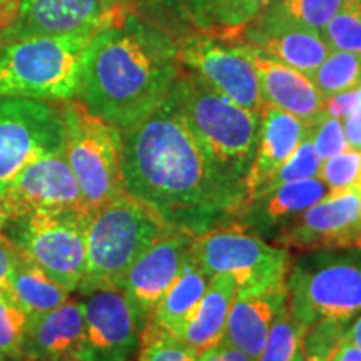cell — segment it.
I'll return each mask as SVG.
<instances>
[{"label": "cell", "instance_id": "obj_42", "mask_svg": "<svg viewBox=\"0 0 361 361\" xmlns=\"http://www.w3.org/2000/svg\"><path fill=\"white\" fill-rule=\"evenodd\" d=\"M343 129H345L348 147L361 151V104L343 121Z\"/></svg>", "mask_w": 361, "mask_h": 361}, {"label": "cell", "instance_id": "obj_35", "mask_svg": "<svg viewBox=\"0 0 361 361\" xmlns=\"http://www.w3.org/2000/svg\"><path fill=\"white\" fill-rule=\"evenodd\" d=\"M318 178H322L331 191L345 188H356L361 191V151L346 149L323 161Z\"/></svg>", "mask_w": 361, "mask_h": 361}, {"label": "cell", "instance_id": "obj_28", "mask_svg": "<svg viewBox=\"0 0 361 361\" xmlns=\"http://www.w3.org/2000/svg\"><path fill=\"white\" fill-rule=\"evenodd\" d=\"M135 12L178 40L197 30L194 27L186 0H134Z\"/></svg>", "mask_w": 361, "mask_h": 361}, {"label": "cell", "instance_id": "obj_4", "mask_svg": "<svg viewBox=\"0 0 361 361\" xmlns=\"http://www.w3.org/2000/svg\"><path fill=\"white\" fill-rule=\"evenodd\" d=\"M169 226L139 200L123 194L89 216L85 231V271L78 291L82 296L119 290L130 266Z\"/></svg>", "mask_w": 361, "mask_h": 361}, {"label": "cell", "instance_id": "obj_43", "mask_svg": "<svg viewBox=\"0 0 361 361\" xmlns=\"http://www.w3.org/2000/svg\"><path fill=\"white\" fill-rule=\"evenodd\" d=\"M329 361H361V350L353 345L348 338L343 336L340 346H338Z\"/></svg>", "mask_w": 361, "mask_h": 361}, {"label": "cell", "instance_id": "obj_47", "mask_svg": "<svg viewBox=\"0 0 361 361\" xmlns=\"http://www.w3.org/2000/svg\"><path fill=\"white\" fill-rule=\"evenodd\" d=\"M2 29H4V7L0 6V47L4 45V40H2Z\"/></svg>", "mask_w": 361, "mask_h": 361}, {"label": "cell", "instance_id": "obj_9", "mask_svg": "<svg viewBox=\"0 0 361 361\" xmlns=\"http://www.w3.org/2000/svg\"><path fill=\"white\" fill-rule=\"evenodd\" d=\"M192 258L209 279L216 274L233 276L238 290H259L286 281L293 263L290 251L268 245L243 221L194 236Z\"/></svg>", "mask_w": 361, "mask_h": 361}, {"label": "cell", "instance_id": "obj_45", "mask_svg": "<svg viewBox=\"0 0 361 361\" xmlns=\"http://www.w3.org/2000/svg\"><path fill=\"white\" fill-rule=\"evenodd\" d=\"M303 346V345H301ZM305 353V361H329L331 360V355L322 353V351H310V350H303Z\"/></svg>", "mask_w": 361, "mask_h": 361}, {"label": "cell", "instance_id": "obj_51", "mask_svg": "<svg viewBox=\"0 0 361 361\" xmlns=\"http://www.w3.org/2000/svg\"><path fill=\"white\" fill-rule=\"evenodd\" d=\"M6 2H11V0H0V6H2V4H6Z\"/></svg>", "mask_w": 361, "mask_h": 361}, {"label": "cell", "instance_id": "obj_34", "mask_svg": "<svg viewBox=\"0 0 361 361\" xmlns=\"http://www.w3.org/2000/svg\"><path fill=\"white\" fill-rule=\"evenodd\" d=\"M273 0H223L214 16V24L211 32L224 39H233V35L264 11Z\"/></svg>", "mask_w": 361, "mask_h": 361}, {"label": "cell", "instance_id": "obj_44", "mask_svg": "<svg viewBox=\"0 0 361 361\" xmlns=\"http://www.w3.org/2000/svg\"><path fill=\"white\" fill-rule=\"evenodd\" d=\"M345 336L348 338V340L353 343V345H356L361 350V313L356 316L353 324H351V326L346 329Z\"/></svg>", "mask_w": 361, "mask_h": 361}, {"label": "cell", "instance_id": "obj_17", "mask_svg": "<svg viewBox=\"0 0 361 361\" xmlns=\"http://www.w3.org/2000/svg\"><path fill=\"white\" fill-rule=\"evenodd\" d=\"M101 29V0H11L4 44L35 35Z\"/></svg>", "mask_w": 361, "mask_h": 361}, {"label": "cell", "instance_id": "obj_41", "mask_svg": "<svg viewBox=\"0 0 361 361\" xmlns=\"http://www.w3.org/2000/svg\"><path fill=\"white\" fill-rule=\"evenodd\" d=\"M17 263V251L13 250L11 243L0 234V290L7 286L13 268Z\"/></svg>", "mask_w": 361, "mask_h": 361}, {"label": "cell", "instance_id": "obj_29", "mask_svg": "<svg viewBox=\"0 0 361 361\" xmlns=\"http://www.w3.org/2000/svg\"><path fill=\"white\" fill-rule=\"evenodd\" d=\"M305 333L291 318L288 301L279 308L266 336V343L258 361H291Z\"/></svg>", "mask_w": 361, "mask_h": 361}, {"label": "cell", "instance_id": "obj_11", "mask_svg": "<svg viewBox=\"0 0 361 361\" xmlns=\"http://www.w3.org/2000/svg\"><path fill=\"white\" fill-rule=\"evenodd\" d=\"M179 62L239 106L256 114L264 109L258 74L239 42L194 30L179 40Z\"/></svg>", "mask_w": 361, "mask_h": 361}, {"label": "cell", "instance_id": "obj_2", "mask_svg": "<svg viewBox=\"0 0 361 361\" xmlns=\"http://www.w3.org/2000/svg\"><path fill=\"white\" fill-rule=\"evenodd\" d=\"M183 69L178 40L134 11L89 40L74 99L126 130L156 109Z\"/></svg>", "mask_w": 361, "mask_h": 361}, {"label": "cell", "instance_id": "obj_30", "mask_svg": "<svg viewBox=\"0 0 361 361\" xmlns=\"http://www.w3.org/2000/svg\"><path fill=\"white\" fill-rule=\"evenodd\" d=\"M137 361H196V353L179 338L147 323L139 343Z\"/></svg>", "mask_w": 361, "mask_h": 361}, {"label": "cell", "instance_id": "obj_31", "mask_svg": "<svg viewBox=\"0 0 361 361\" xmlns=\"http://www.w3.org/2000/svg\"><path fill=\"white\" fill-rule=\"evenodd\" d=\"M29 323L30 316L2 288L0 290V350L13 361H20L22 358V343Z\"/></svg>", "mask_w": 361, "mask_h": 361}, {"label": "cell", "instance_id": "obj_18", "mask_svg": "<svg viewBox=\"0 0 361 361\" xmlns=\"http://www.w3.org/2000/svg\"><path fill=\"white\" fill-rule=\"evenodd\" d=\"M241 45L258 74L266 106L290 112L311 128L323 119L324 99L308 75L264 56L250 45Z\"/></svg>", "mask_w": 361, "mask_h": 361}, {"label": "cell", "instance_id": "obj_37", "mask_svg": "<svg viewBox=\"0 0 361 361\" xmlns=\"http://www.w3.org/2000/svg\"><path fill=\"white\" fill-rule=\"evenodd\" d=\"M186 2L194 27L201 32H211L214 24V16L221 4H223V0H186Z\"/></svg>", "mask_w": 361, "mask_h": 361}, {"label": "cell", "instance_id": "obj_7", "mask_svg": "<svg viewBox=\"0 0 361 361\" xmlns=\"http://www.w3.org/2000/svg\"><path fill=\"white\" fill-rule=\"evenodd\" d=\"M66 157L78 179L87 214L126 194L121 169V130L94 116L78 99L59 106Z\"/></svg>", "mask_w": 361, "mask_h": 361}, {"label": "cell", "instance_id": "obj_20", "mask_svg": "<svg viewBox=\"0 0 361 361\" xmlns=\"http://www.w3.org/2000/svg\"><path fill=\"white\" fill-rule=\"evenodd\" d=\"M288 301L286 281L256 290H238L223 340L258 361L274 316Z\"/></svg>", "mask_w": 361, "mask_h": 361}, {"label": "cell", "instance_id": "obj_22", "mask_svg": "<svg viewBox=\"0 0 361 361\" xmlns=\"http://www.w3.org/2000/svg\"><path fill=\"white\" fill-rule=\"evenodd\" d=\"M236 291L238 284L229 274H216L209 279L200 305L178 336L196 355L223 340Z\"/></svg>", "mask_w": 361, "mask_h": 361}, {"label": "cell", "instance_id": "obj_13", "mask_svg": "<svg viewBox=\"0 0 361 361\" xmlns=\"http://www.w3.org/2000/svg\"><path fill=\"white\" fill-rule=\"evenodd\" d=\"M361 219V191L345 188L329 191L326 197L283 224L273 245L295 251L356 250Z\"/></svg>", "mask_w": 361, "mask_h": 361}, {"label": "cell", "instance_id": "obj_5", "mask_svg": "<svg viewBox=\"0 0 361 361\" xmlns=\"http://www.w3.org/2000/svg\"><path fill=\"white\" fill-rule=\"evenodd\" d=\"M96 29L35 35L0 47V97L64 102L75 97L80 62Z\"/></svg>", "mask_w": 361, "mask_h": 361}, {"label": "cell", "instance_id": "obj_19", "mask_svg": "<svg viewBox=\"0 0 361 361\" xmlns=\"http://www.w3.org/2000/svg\"><path fill=\"white\" fill-rule=\"evenodd\" d=\"M310 129L311 126H306L290 112L273 106H264V109L261 111L258 147L245 180L246 211L251 202H255L264 192L271 178L290 159Z\"/></svg>", "mask_w": 361, "mask_h": 361}, {"label": "cell", "instance_id": "obj_36", "mask_svg": "<svg viewBox=\"0 0 361 361\" xmlns=\"http://www.w3.org/2000/svg\"><path fill=\"white\" fill-rule=\"evenodd\" d=\"M311 141H313V147L322 162L350 149L346 142L345 129H343V121L336 117L324 116L318 124L313 126Z\"/></svg>", "mask_w": 361, "mask_h": 361}, {"label": "cell", "instance_id": "obj_32", "mask_svg": "<svg viewBox=\"0 0 361 361\" xmlns=\"http://www.w3.org/2000/svg\"><path fill=\"white\" fill-rule=\"evenodd\" d=\"M311 130H313V128H311L310 133L305 135L303 141L300 142V146L296 147V151L293 152L290 159L284 162L281 168L276 171V174L271 178L268 188L264 189V192L261 194V196L274 191V189L283 186V184H286V183H293V180L314 178V176H318L319 168H322V159H319L318 154H316V151L313 147V141H311Z\"/></svg>", "mask_w": 361, "mask_h": 361}, {"label": "cell", "instance_id": "obj_27", "mask_svg": "<svg viewBox=\"0 0 361 361\" xmlns=\"http://www.w3.org/2000/svg\"><path fill=\"white\" fill-rule=\"evenodd\" d=\"M329 51L361 56V0H343L340 8L322 29Z\"/></svg>", "mask_w": 361, "mask_h": 361}, {"label": "cell", "instance_id": "obj_26", "mask_svg": "<svg viewBox=\"0 0 361 361\" xmlns=\"http://www.w3.org/2000/svg\"><path fill=\"white\" fill-rule=\"evenodd\" d=\"M310 79L313 80L323 99L360 87L361 56L353 52L331 51Z\"/></svg>", "mask_w": 361, "mask_h": 361}, {"label": "cell", "instance_id": "obj_40", "mask_svg": "<svg viewBox=\"0 0 361 361\" xmlns=\"http://www.w3.org/2000/svg\"><path fill=\"white\" fill-rule=\"evenodd\" d=\"M196 361H255L250 358L246 353H243L241 350H238L236 346L229 345L224 340H221L218 345L211 346L196 356Z\"/></svg>", "mask_w": 361, "mask_h": 361}, {"label": "cell", "instance_id": "obj_24", "mask_svg": "<svg viewBox=\"0 0 361 361\" xmlns=\"http://www.w3.org/2000/svg\"><path fill=\"white\" fill-rule=\"evenodd\" d=\"M207 284H209V278L191 256L176 281L156 305L147 323L156 324L157 328L178 338L184 324L200 305Z\"/></svg>", "mask_w": 361, "mask_h": 361}, {"label": "cell", "instance_id": "obj_3", "mask_svg": "<svg viewBox=\"0 0 361 361\" xmlns=\"http://www.w3.org/2000/svg\"><path fill=\"white\" fill-rule=\"evenodd\" d=\"M171 94L209 164L246 191L245 180L258 147L261 114L239 106L186 69L174 80Z\"/></svg>", "mask_w": 361, "mask_h": 361}, {"label": "cell", "instance_id": "obj_25", "mask_svg": "<svg viewBox=\"0 0 361 361\" xmlns=\"http://www.w3.org/2000/svg\"><path fill=\"white\" fill-rule=\"evenodd\" d=\"M4 290L30 318L47 313L69 300V291L62 284H59L37 264L19 252H17L16 268Z\"/></svg>", "mask_w": 361, "mask_h": 361}, {"label": "cell", "instance_id": "obj_10", "mask_svg": "<svg viewBox=\"0 0 361 361\" xmlns=\"http://www.w3.org/2000/svg\"><path fill=\"white\" fill-rule=\"evenodd\" d=\"M66 151L61 109L47 101L0 97V192L22 168Z\"/></svg>", "mask_w": 361, "mask_h": 361}, {"label": "cell", "instance_id": "obj_23", "mask_svg": "<svg viewBox=\"0 0 361 361\" xmlns=\"http://www.w3.org/2000/svg\"><path fill=\"white\" fill-rule=\"evenodd\" d=\"M329 191L331 189L318 176L293 180V183L283 184L274 191L264 194L259 200L251 202L243 219L252 221V223L256 221L264 229L274 228L278 224L288 223L301 211L308 209L318 201H322L323 197L328 196Z\"/></svg>", "mask_w": 361, "mask_h": 361}, {"label": "cell", "instance_id": "obj_1", "mask_svg": "<svg viewBox=\"0 0 361 361\" xmlns=\"http://www.w3.org/2000/svg\"><path fill=\"white\" fill-rule=\"evenodd\" d=\"M121 169L126 192L191 236L246 213V191L209 164L171 89L141 123L121 130Z\"/></svg>", "mask_w": 361, "mask_h": 361}, {"label": "cell", "instance_id": "obj_14", "mask_svg": "<svg viewBox=\"0 0 361 361\" xmlns=\"http://www.w3.org/2000/svg\"><path fill=\"white\" fill-rule=\"evenodd\" d=\"M84 335L75 353L78 361H133L139 351L142 324L124 293H90L80 303Z\"/></svg>", "mask_w": 361, "mask_h": 361}, {"label": "cell", "instance_id": "obj_8", "mask_svg": "<svg viewBox=\"0 0 361 361\" xmlns=\"http://www.w3.org/2000/svg\"><path fill=\"white\" fill-rule=\"evenodd\" d=\"M89 216L82 211L27 214L4 223L0 234L19 255L72 293L78 291L85 271Z\"/></svg>", "mask_w": 361, "mask_h": 361}, {"label": "cell", "instance_id": "obj_15", "mask_svg": "<svg viewBox=\"0 0 361 361\" xmlns=\"http://www.w3.org/2000/svg\"><path fill=\"white\" fill-rule=\"evenodd\" d=\"M229 40L250 45L308 78L331 52L319 30L290 19L271 6L243 25Z\"/></svg>", "mask_w": 361, "mask_h": 361}, {"label": "cell", "instance_id": "obj_38", "mask_svg": "<svg viewBox=\"0 0 361 361\" xmlns=\"http://www.w3.org/2000/svg\"><path fill=\"white\" fill-rule=\"evenodd\" d=\"M360 106V97L356 89L346 90V92L335 94V96L324 99V116L336 117V119L345 121L356 107Z\"/></svg>", "mask_w": 361, "mask_h": 361}, {"label": "cell", "instance_id": "obj_49", "mask_svg": "<svg viewBox=\"0 0 361 361\" xmlns=\"http://www.w3.org/2000/svg\"><path fill=\"white\" fill-rule=\"evenodd\" d=\"M0 361H13V360L8 358V356H7L6 353H4L2 350H0Z\"/></svg>", "mask_w": 361, "mask_h": 361}, {"label": "cell", "instance_id": "obj_16", "mask_svg": "<svg viewBox=\"0 0 361 361\" xmlns=\"http://www.w3.org/2000/svg\"><path fill=\"white\" fill-rule=\"evenodd\" d=\"M191 234L169 228L134 261L121 291L146 326L156 305L192 256Z\"/></svg>", "mask_w": 361, "mask_h": 361}, {"label": "cell", "instance_id": "obj_33", "mask_svg": "<svg viewBox=\"0 0 361 361\" xmlns=\"http://www.w3.org/2000/svg\"><path fill=\"white\" fill-rule=\"evenodd\" d=\"M343 0H273L269 4L290 19L322 32L328 20L338 12Z\"/></svg>", "mask_w": 361, "mask_h": 361}, {"label": "cell", "instance_id": "obj_21", "mask_svg": "<svg viewBox=\"0 0 361 361\" xmlns=\"http://www.w3.org/2000/svg\"><path fill=\"white\" fill-rule=\"evenodd\" d=\"M82 335L84 314L80 303L67 300L64 305L30 318L20 361L74 360Z\"/></svg>", "mask_w": 361, "mask_h": 361}, {"label": "cell", "instance_id": "obj_12", "mask_svg": "<svg viewBox=\"0 0 361 361\" xmlns=\"http://www.w3.org/2000/svg\"><path fill=\"white\" fill-rule=\"evenodd\" d=\"M82 211L84 197L66 151L39 157L22 168L0 192V226L35 213Z\"/></svg>", "mask_w": 361, "mask_h": 361}, {"label": "cell", "instance_id": "obj_52", "mask_svg": "<svg viewBox=\"0 0 361 361\" xmlns=\"http://www.w3.org/2000/svg\"><path fill=\"white\" fill-rule=\"evenodd\" d=\"M66 361H78V360H66Z\"/></svg>", "mask_w": 361, "mask_h": 361}, {"label": "cell", "instance_id": "obj_46", "mask_svg": "<svg viewBox=\"0 0 361 361\" xmlns=\"http://www.w3.org/2000/svg\"><path fill=\"white\" fill-rule=\"evenodd\" d=\"M291 361H305V353H303V346H298L296 348V351H295V355H293V358H291Z\"/></svg>", "mask_w": 361, "mask_h": 361}, {"label": "cell", "instance_id": "obj_48", "mask_svg": "<svg viewBox=\"0 0 361 361\" xmlns=\"http://www.w3.org/2000/svg\"><path fill=\"white\" fill-rule=\"evenodd\" d=\"M356 250H361V219H360V234H358V241H356Z\"/></svg>", "mask_w": 361, "mask_h": 361}, {"label": "cell", "instance_id": "obj_39", "mask_svg": "<svg viewBox=\"0 0 361 361\" xmlns=\"http://www.w3.org/2000/svg\"><path fill=\"white\" fill-rule=\"evenodd\" d=\"M134 11V0H101V29L119 24L129 12Z\"/></svg>", "mask_w": 361, "mask_h": 361}, {"label": "cell", "instance_id": "obj_6", "mask_svg": "<svg viewBox=\"0 0 361 361\" xmlns=\"http://www.w3.org/2000/svg\"><path fill=\"white\" fill-rule=\"evenodd\" d=\"M288 310L306 333L318 319L350 324L361 313V250L313 251L286 276Z\"/></svg>", "mask_w": 361, "mask_h": 361}, {"label": "cell", "instance_id": "obj_50", "mask_svg": "<svg viewBox=\"0 0 361 361\" xmlns=\"http://www.w3.org/2000/svg\"><path fill=\"white\" fill-rule=\"evenodd\" d=\"M356 92H358V97H360V104H361V84H360V87H356Z\"/></svg>", "mask_w": 361, "mask_h": 361}]
</instances>
